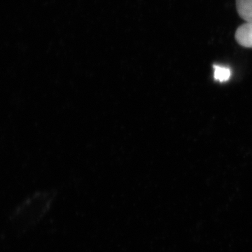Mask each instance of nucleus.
<instances>
[{"mask_svg":"<svg viewBox=\"0 0 252 252\" xmlns=\"http://www.w3.org/2000/svg\"><path fill=\"white\" fill-rule=\"evenodd\" d=\"M235 39L240 45L252 48V22H246L237 29Z\"/></svg>","mask_w":252,"mask_h":252,"instance_id":"nucleus-1","label":"nucleus"},{"mask_svg":"<svg viewBox=\"0 0 252 252\" xmlns=\"http://www.w3.org/2000/svg\"><path fill=\"white\" fill-rule=\"evenodd\" d=\"M236 7L240 17L252 22V0H236Z\"/></svg>","mask_w":252,"mask_h":252,"instance_id":"nucleus-2","label":"nucleus"},{"mask_svg":"<svg viewBox=\"0 0 252 252\" xmlns=\"http://www.w3.org/2000/svg\"><path fill=\"white\" fill-rule=\"evenodd\" d=\"M214 78L215 80L220 83L229 80L231 77V70L230 68L220 65H214Z\"/></svg>","mask_w":252,"mask_h":252,"instance_id":"nucleus-3","label":"nucleus"}]
</instances>
